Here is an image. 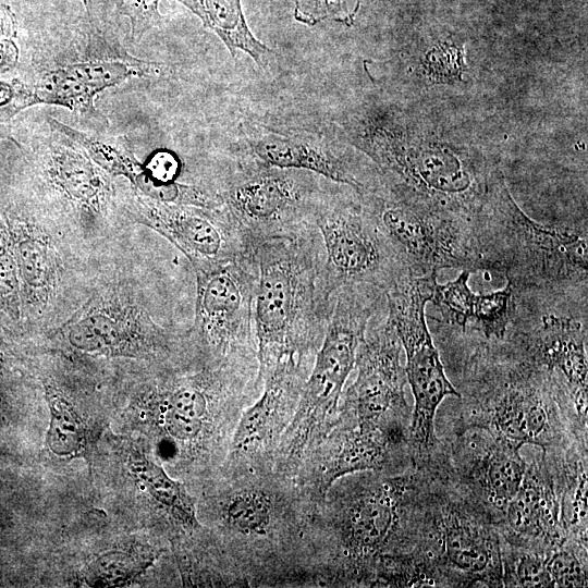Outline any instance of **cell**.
<instances>
[{"label": "cell", "instance_id": "obj_13", "mask_svg": "<svg viewBox=\"0 0 588 588\" xmlns=\"http://www.w3.org/2000/svg\"><path fill=\"white\" fill-rule=\"evenodd\" d=\"M318 177L309 171L256 162L240 170L218 193L252 253L262 241L294 236L313 224L323 191Z\"/></svg>", "mask_w": 588, "mask_h": 588}, {"label": "cell", "instance_id": "obj_27", "mask_svg": "<svg viewBox=\"0 0 588 588\" xmlns=\"http://www.w3.org/2000/svg\"><path fill=\"white\" fill-rule=\"evenodd\" d=\"M551 587L587 586V544L566 539L547 555Z\"/></svg>", "mask_w": 588, "mask_h": 588}, {"label": "cell", "instance_id": "obj_15", "mask_svg": "<svg viewBox=\"0 0 588 588\" xmlns=\"http://www.w3.org/2000/svg\"><path fill=\"white\" fill-rule=\"evenodd\" d=\"M122 209L127 225H146L166 237L194 271L252 255L223 209L163 203L136 191L123 198Z\"/></svg>", "mask_w": 588, "mask_h": 588}, {"label": "cell", "instance_id": "obj_20", "mask_svg": "<svg viewBox=\"0 0 588 588\" xmlns=\"http://www.w3.org/2000/svg\"><path fill=\"white\" fill-rule=\"evenodd\" d=\"M470 272L444 284L436 283L431 301L442 320L465 332L480 331L485 338L503 340L516 315V291L511 283L488 293H475L468 285Z\"/></svg>", "mask_w": 588, "mask_h": 588}, {"label": "cell", "instance_id": "obj_18", "mask_svg": "<svg viewBox=\"0 0 588 588\" xmlns=\"http://www.w3.org/2000/svg\"><path fill=\"white\" fill-rule=\"evenodd\" d=\"M520 446L482 428L457 431L448 461L457 478L487 507L497 523L517 493L527 463Z\"/></svg>", "mask_w": 588, "mask_h": 588}, {"label": "cell", "instance_id": "obj_5", "mask_svg": "<svg viewBox=\"0 0 588 588\" xmlns=\"http://www.w3.org/2000/svg\"><path fill=\"white\" fill-rule=\"evenodd\" d=\"M474 228L491 270L502 272L516 293L587 289L586 228L547 225L527 216L513 199L498 167Z\"/></svg>", "mask_w": 588, "mask_h": 588}, {"label": "cell", "instance_id": "obj_25", "mask_svg": "<svg viewBox=\"0 0 588 588\" xmlns=\"http://www.w3.org/2000/svg\"><path fill=\"white\" fill-rule=\"evenodd\" d=\"M44 387L50 412L47 445L58 456H74L85 445L83 420L53 380L47 377Z\"/></svg>", "mask_w": 588, "mask_h": 588}, {"label": "cell", "instance_id": "obj_22", "mask_svg": "<svg viewBox=\"0 0 588 588\" xmlns=\"http://www.w3.org/2000/svg\"><path fill=\"white\" fill-rule=\"evenodd\" d=\"M128 75L120 62L82 63L50 72L35 86L16 84L14 107L24 108L35 102L62 103L70 108H89L93 96Z\"/></svg>", "mask_w": 588, "mask_h": 588}, {"label": "cell", "instance_id": "obj_28", "mask_svg": "<svg viewBox=\"0 0 588 588\" xmlns=\"http://www.w3.org/2000/svg\"><path fill=\"white\" fill-rule=\"evenodd\" d=\"M417 72L426 84H444L462 79L466 70L463 47L452 41H438L418 58Z\"/></svg>", "mask_w": 588, "mask_h": 588}, {"label": "cell", "instance_id": "obj_30", "mask_svg": "<svg viewBox=\"0 0 588 588\" xmlns=\"http://www.w3.org/2000/svg\"><path fill=\"white\" fill-rule=\"evenodd\" d=\"M120 14L127 16L132 25V39L139 40L150 28L158 26L163 17L159 13L160 0H111Z\"/></svg>", "mask_w": 588, "mask_h": 588}, {"label": "cell", "instance_id": "obj_17", "mask_svg": "<svg viewBox=\"0 0 588 588\" xmlns=\"http://www.w3.org/2000/svg\"><path fill=\"white\" fill-rule=\"evenodd\" d=\"M495 525L502 543L543 553L567 539L561 522V479L554 454L542 453L527 463L517 493Z\"/></svg>", "mask_w": 588, "mask_h": 588}, {"label": "cell", "instance_id": "obj_24", "mask_svg": "<svg viewBox=\"0 0 588 588\" xmlns=\"http://www.w3.org/2000/svg\"><path fill=\"white\" fill-rule=\"evenodd\" d=\"M132 470L172 518L185 528L199 527L195 499L179 480L171 478L161 466L145 456L133 462Z\"/></svg>", "mask_w": 588, "mask_h": 588}, {"label": "cell", "instance_id": "obj_8", "mask_svg": "<svg viewBox=\"0 0 588 588\" xmlns=\"http://www.w3.org/2000/svg\"><path fill=\"white\" fill-rule=\"evenodd\" d=\"M114 257L82 306L47 339L90 356L164 358L179 341L151 316L135 278Z\"/></svg>", "mask_w": 588, "mask_h": 588}, {"label": "cell", "instance_id": "obj_3", "mask_svg": "<svg viewBox=\"0 0 588 588\" xmlns=\"http://www.w3.org/2000/svg\"><path fill=\"white\" fill-rule=\"evenodd\" d=\"M477 352L466 372V409L457 431L482 428L518 446L560 451L587 440L562 381L510 340Z\"/></svg>", "mask_w": 588, "mask_h": 588}, {"label": "cell", "instance_id": "obj_6", "mask_svg": "<svg viewBox=\"0 0 588 588\" xmlns=\"http://www.w3.org/2000/svg\"><path fill=\"white\" fill-rule=\"evenodd\" d=\"M384 306V293L375 287L345 286L334 294L295 414L273 455L275 473L293 478L335 424L358 345L369 322Z\"/></svg>", "mask_w": 588, "mask_h": 588}, {"label": "cell", "instance_id": "obj_1", "mask_svg": "<svg viewBox=\"0 0 588 588\" xmlns=\"http://www.w3.org/2000/svg\"><path fill=\"white\" fill-rule=\"evenodd\" d=\"M432 468L360 471L338 479L314 509L328 561L323 583L408 587L417 567L429 512Z\"/></svg>", "mask_w": 588, "mask_h": 588}, {"label": "cell", "instance_id": "obj_23", "mask_svg": "<svg viewBox=\"0 0 588 588\" xmlns=\"http://www.w3.org/2000/svg\"><path fill=\"white\" fill-rule=\"evenodd\" d=\"M193 11L206 28L215 32L231 56L237 50L247 53L258 66H264L273 51L252 33L241 0H177Z\"/></svg>", "mask_w": 588, "mask_h": 588}, {"label": "cell", "instance_id": "obj_4", "mask_svg": "<svg viewBox=\"0 0 588 588\" xmlns=\"http://www.w3.org/2000/svg\"><path fill=\"white\" fill-rule=\"evenodd\" d=\"M257 269L254 324L256 384L279 364L295 359L313 365L332 303L323 299V253L314 223L294 236L258 243L252 250Z\"/></svg>", "mask_w": 588, "mask_h": 588}, {"label": "cell", "instance_id": "obj_19", "mask_svg": "<svg viewBox=\"0 0 588 588\" xmlns=\"http://www.w3.org/2000/svg\"><path fill=\"white\" fill-rule=\"evenodd\" d=\"M510 341L527 357L558 376L580 421L587 425L586 326L571 317L549 314L542 316L532 330L517 332Z\"/></svg>", "mask_w": 588, "mask_h": 588}, {"label": "cell", "instance_id": "obj_10", "mask_svg": "<svg viewBox=\"0 0 588 588\" xmlns=\"http://www.w3.org/2000/svg\"><path fill=\"white\" fill-rule=\"evenodd\" d=\"M313 223L322 246L320 290L326 302L332 303L334 294L345 286H369L385 293L409 274L354 188L323 189Z\"/></svg>", "mask_w": 588, "mask_h": 588}, {"label": "cell", "instance_id": "obj_31", "mask_svg": "<svg viewBox=\"0 0 588 588\" xmlns=\"http://www.w3.org/2000/svg\"><path fill=\"white\" fill-rule=\"evenodd\" d=\"M162 425L167 433L181 442H193L204 432L206 422L161 409Z\"/></svg>", "mask_w": 588, "mask_h": 588}, {"label": "cell", "instance_id": "obj_14", "mask_svg": "<svg viewBox=\"0 0 588 588\" xmlns=\"http://www.w3.org/2000/svg\"><path fill=\"white\" fill-rule=\"evenodd\" d=\"M384 309L376 322L371 319L358 345L357 376L343 391L338 414L408 437L412 409L405 397L403 347L387 310L381 315Z\"/></svg>", "mask_w": 588, "mask_h": 588}, {"label": "cell", "instance_id": "obj_29", "mask_svg": "<svg viewBox=\"0 0 588 588\" xmlns=\"http://www.w3.org/2000/svg\"><path fill=\"white\" fill-rule=\"evenodd\" d=\"M359 5L360 0H294V19L308 26L326 20L350 25Z\"/></svg>", "mask_w": 588, "mask_h": 588}, {"label": "cell", "instance_id": "obj_2", "mask_svg": "<svg viewBox=\"0 0 588 588\" xmlns=\"http://www.w3.org/2000/svg\"><path fill=\"white\" fill-rule=\"evenodd\" d=\"M421 128L396 109L350 119L346 140L377 167V179L395 195L474 220L495 164L457 137Z\"/></svg>", "mask_w": 588, "mask_h": 588}, {"label": "cell", "instance_id": "obj_12", "mask_svg": "<svg viewBox=\"0 0 588 588\" xmlns=\"http://www.w3.org/2000/svg\"><path fill=\"white\" fill-rule=\"evenodd\" d=\"M195 316L187 332L204 363L257 365L254 299L257 269L253 255L195 270Z\"/></svg>", "mask_w": 588, "mask_h": 588}, {"label": "cell", "instance_id": "obj_21", "mask_svg": "<svg viewBox=\"0 0 588 588\" xmlns=\"http://www.w3.org/2000/svg\"><path fill=\"white\" fill-rule=\"evenodd\" d=\"M255 161L261 164L313 172L356 192L368 184L321 137L296 133L261 132L249 139Z\"/></svg>", "mask_w": 588, "mask_h": 588}, {"label": "cell", "instance_id": "obj_16", "mask_svg": "<svg viewBox=\"0 0 588 588\" xmlns=\"http://www.w3.org/2000/svg\"><path fill=\"white\" fill-rule=\"evenodd\" d=\"M311 366L295 359L279 364L262 380L258 399L246 406L231 443V466L272 468L279 442L289 427Z\"/></svg>", "mask_w": 588, "mask_h": 588}, {"label": "cell", "instance_id": "obj_9", "mask_svg": "<svg viewBox=\"0 0 588 588\" xmlns=\"http://www.w3.org/2000/svg\"><path fill=\"white\" fill-rule=\"evenodd\" d=\"M384 240L413 277L458 269L491 271L474 221L406 200L375 180L357 192Z\"/></svg>", "mask_w": 588, "mask_h": 588}, {"label": "cell", "instance_id": "obj_26", "mask_svg": "<svg viewBox=\"0 0 588 588\" xmlns=\"http://www.w3.org/2000/svg\"><path fill=\"white\" fill-rule=\"evenodd\" d=\"M502 583L505 587H551L547 571L548 553L501 542Z\"/></svg>", "mask_w": 588, "mask_h": 588}, {"label": "cell", "instance_id": "obj_11", "mask_svg": "<svg viewBox=\"0 0 588 588\" xmlns=\"http://www.w3.org/2000/svg\"><path fill=\"white\" fill-rule=\"evenodd\" d=\"M437 275L407 274L384 293L387 316L405 353V372L414 397L408 439L416 465L427 463L439 448L434 418L442 401L446 396L461 399L445 373L425 317Z\"/></svg>", "mask_w": 588, "mask_h": 588}, {"label": "cell", "instance_id": "obj_7", "mask_svg": "<svg viewBox=\"0 0 588 588\" xmlns=\"http://www.w3.org/2000/svg\"><path fill=\"white\" fill-rule=\"evenodd\" d=\"M427 559L432 586L503 587L494 517L448 461L440 463L433 485Z\"/></svg>", "mask_w": 588, "mask_h": 588}]
</instances>
